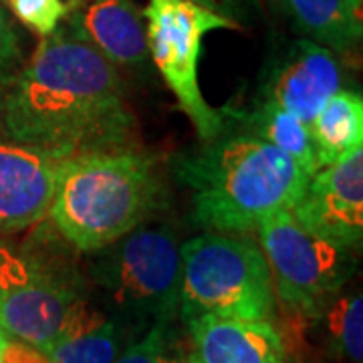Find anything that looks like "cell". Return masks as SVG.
Wrapping results in <instances>:
<instances>
[{"label": "cell", "mask_w": 363, "mask_h": 363, "mask_svg": "<svg viewBox=\"0 0 363 363\" xmlns=\"http://www.w3.org/2000/svg\"><path fill=\"white\" fill-rule=\"evenodd\" d=\"M133 116L117 67L71 26L0 83V135L73 156L125 147Z\"/></svg>", "instance_id": "1"}, {"label": "cell", "mask_w": 363, "mask_h": 363, "mask_svg": "<svg viewBox=\"0 0 363 363\" xmlns=\"http://www.w3.org/2000/svg\"><path fill=\"white\" fill-rule=\"evenodd\" d=\"M172 169L190 190L192 222L208 233L247 234L277 210L295 206L309 176L297 162L255 135H218Z\"/></svg>", "instance_id": "2"}, {"label": "cell", "mask_w": 363, "mask_h": 363, "mask_svg": "<svg viewBox=\"0 0 363 363\" xmlns=\"http://www.w3.org/2000/svg\"><path fill=\"white\" fill-rule=\"evenodd\" d=\"M154 157L128 145L73 157L52 198L51 220L81 252H97L142 226L162 206Z\"/></svg>", "instance_id": "3"}, {"label": "cell", "mask_w": 363, "mask_h": 363, "mask_svg": "<svg viewBox=\"0 0 363 363\" xmlns=\"http://www.w3.org/2000/svg\"><path fill=\"white\" fill-rule=\"evenodd\" d=\"M178 319L222 317L269 321L277 317L271 271L259 242L238 234L206 233L184 242Z\"/></svg>", "instance_id": "4"}, {"label": "cell", "mask_w": 363, "mask_h": 363, "mask_svg": "<svg viewBox=\"0 0 363 363\" xmlns=\"http://www.w3.org/2000/svg\"><path fill=\"white\" fill-rule=\"evenodd\" d=\"M111 317L133 331H145L157 319H178L182 255L169 226H138L97 250L89 267Z\"/></svg>", "instance_id": "5"}, {"label": "cell", "mask_w": 363, "mask_h": 363, "mask_svg": "<svg viewBox=\"0 0 363 363\" xmlns=\"http://www.w3.org/2000/svg\"><path fill=\"white\" fill-rule=\"evenodd\" d=\"M257 230L277 307L295 321L311 323L350 283L357 269L355 250L307 230L291 210L269 214Z\"/></svg>", "instance_id": "6"}, {"label": "cell", "mask_w": 363, "mask_h": 363, "mask_svg": "<svg viewBox=\"0 0 363 363\" xmlns=\"http://www.w3.org/2000/svg\"><path fill=\"white\" fill-rule=\"evenodd\" d=\"M85 298L67 262L33 247L0 240V331L35 350H51L69 315Z\"/></svg>", "instance_id": "7"}, {"label": "cell", "mask_w": 363, "mask_h": 363, "mask_svg": "<svg viewBox=\"0 0 363 363\" xmlns=\"http://www.w3.org/2000/svg\"><path fill=\"white\" fill-rule=\"evenodd\" d=\"M143 18L147 21V51L178 107L192 121L202 142L224 131V113L210 107L198 79L202 39L212 30L240 28L226 16L212 13L188 0H150Z\"/></svg>", "instance_id": "8"}, {"label": "cell", "mask_w": 363, "mask_h": 363, "mask_svg": "<svg viewBox=\"0 0 363 363\" xmlns=\"http://www.w3.org/2000/svg\"><path fill=\"white\" fill-rule=\"evenodd\" d=\"M73 154L0 135V234L39 224Z\"/></svg>", "instance_id": "9"}, {"label": "cell", "mask_w": 363, "mask_h": 363, "mask_svg": "<svg viewBox=\"0 0 363 363\" xmlns=\"http://www.w3.org/2000/svg\"><path fill=\"white\" fill-rule=\"evenodd\" d=\"M291 214L313 234L359 250L363 242V147L315 172Z\"/></svg>", "instance_id": "10"}, {"label": "cell", "mask_w": 363, "mask_h": 363, "mask_svg": "<svg viewBox=\"0 0 363 363\" xmlns=\"http://www.w3.org/2000/svg\"><path fill=\"white\" fill-rule=\"evenodd\" d=\"M343 67L337 55L309 39L291 43L267 67L260 81V99L295 113L305 123L341 89Z\"/></svg>", "instance_id": "11"}, {"label": "cell", "mask_w": 363, "mask_h": 363, "mask_svg": "<svg viewBox=\"0 0 363 363\" xmlns=\"http://www.w3.org/2000/svg\"><path fill=\"white\" fill-rule=\"evenodd\" d=\"M186 363H285L283 331L269 321L196 317L184 323Z\"/></svg>", "instance_id": "12"}, {"label": "cell", "mask_w": 363, "mask_h": 363, "mask_svg": "<svg viewBox=\"0 0 363 363\" xmlns=\"http://www.w3.org/2000/svg\"><path fill=\"white\" fill-rule=\"evenodd\" d=\"M69 26L116 67H142L150 59L143 13L133 0H79Z\"/></svg>", "instance_id": "13"}, {"label": "cell", "mask_w": 363, "mask_h": 363, "mask_svg": "<svg viewBox=\"0 0 363 363\" xmlns=\"http://www.w3.org/2000/svg\"><path fill=\"white\" fill-rule=\"evenodd\" d=\"M128 337L125 325L85 297L45 355L49 363H116Z\"/></svg>", "instance_id": "14"}, {"label": "cell", "mask_w": 363, "mask_h": 363, "mask_svg": "<svg viewBox=\"0 0 363 363\" xmlns=\"http://www.w3.org/2000/svg\"><path fill=\"white\" fill-rule=\"evenodd\" d=\"M222 113L233 117L234 121L245 130V133L271 143L291 160H295L298 168L303 169L309 178L315 172H319L309 123L298 119L295 113H291L267 99H260L259 104L252 105L250 109H242V111L226 109Z\"/></svg>", "instance_id": "15"}, {"label": "cell", "mask_w": 363, "mask_h": 363, "mask_svg": "<svg viewBox=\"0 0 363 363\" xmlns=\"http://www.w3.org/2000/svg\"><path fill=\"white\" fill-rule=\"evenodd\" d=\"M317 168H327L363 145V97L335 91L309 123Z\"/></svg>", "instance_id": "16"}, {"label": "cell", "mask_w": 363, "mask_h": 363, "mask_svg": "<svg viewBox=\"0 0 363 363\" xmlns=\"http://www.w3.org/2000/svg\"><path fill=\"white\" fill-rule=\"evenodd\" d=\"M283 11L309 40L329 51L351 52L362 43V11L350 0H283Z\"/></svg>", "instance_id": "17"}, {"label": "cell", "mask_w": 363, "mask_h": 363, "mask_svg": "<svg viewBox=\"0 0 363 363\" xmlns=\"http://www.w3.org/2000/svg\"><path fill=\"white\" fill-rule=\"evenodd\" d=\"M321 350L329 363H363V298L359 291H341L317 319Z\"/></svg>", "instance_id": "18"}, {"label": "cell", "mask_w": 363, "mask_h": 363, "mask_svg": "<svg viewBox=\"0 0 363 363\" xmlns=\"http://www.w3.org/2000/svg\"><path fill=\"white\" fill-rule=\"evenodd\" d=\"M174 323L176 319H157L123 347L116 363H186L184 333Z\"/></svg>", "instance_id": "19"}, {"label": "cell", "mask_w": 363, "mask_h": 363, "mask_svg": "<svg viewBox=\"0 0 363 363\" xmlns=\"http://www.w3.org/2000/svg\"><path fill=\"white\" fill-rule=\"evenodd\" d=\"M16 21L39 37L52 35L69 14L65 0H9Z\"/></svg>", "instance_id": "20"}, {"label": "cell", "mask_w": 363, "mask_h": 363, "mask_svg": "<svg viewBox=\"0 0 363 363\" xmlns=\"http://www.w3.org/2000/svg\"><path fill=\"white\" fill-rule=\"evenodd\" d=\"M21 65H23L21 37L6 11L0 6V83L13 77Z\"/></svg>", "instance_id": "21"}, {"label": "cell", "mask_w": 363, "mask_h": 363, "mask_svg": "<svg viewBox=\"0 0 363 363\" xmlns=\"http://www.w3.org/2000/svg\"><path fill=\"white\" fill-rule=\"evenodd\" d=\"M188 2L200 4L208 11L226 16V18H230V21L240 25L242 18H247L248 14L259 6L260 0H188Z\"/></svg>", "instance_id": "22"}, {"label": "cell", "mask_w": 363, "mask_h": 363, "mask_svg": "<svg viewBox=\"0 0 363 363\" xmlns=\"http://www.w3.org/2000/svg\"><path fill=\"white\" fill-rule=\"evenodd\" d=\"M0 357L2 363H49V357L43 351L9 337L0 343Z\"/></svg>", "instance_id": "23"}, {"label": "cell", "mask_w": 363, "mask_h": 363, "mask_svg": "<svg viewBox=\"0 0 363 363\" xmlns=\"http://www.w3.org/2000/svg\"><path fill=\"white\" fill-rule=\"evenodd\" d=\"M260 2H264L274 13H283V0H260Z\"/></svg>", "instance_id": "24"}, {"label": "cell", "mask_w": 363, "mask_h": 363, "mask_svg": "<svg viewBox=\"0 0 363 363\" xmlns=\"http://www.w3.org/2000/svg\"><path fill=\"white\" fill-rule=\"evenodd\" d=\"M351 2V6H353V9H357V11H362L363 9V0H350Z\"/></svg>", "instance_id": "25"}, {"label": "cell", "mask_w": 363, "mask_h": 363, "mask_svg": "<svg viewBox=\"0 0 363 363\" xmlns=\"http://www.w3.org/2000/svg\"><path fill=\"white\" fill-rule=\"evenodd\" d=\"M65 2H67V6H69V11H71V9H73V6L77 4L79 0H65Z\"/></svg>", "instance_id": "26"}, {"label": "cell", "mask_w": 363, "mask_h": 363, "mask_svg": "<svg viewBox=\"0 0 363 363\" xmlns=\"http://www.w3.org/2000/svg\"><path fill=\"white\" fill-rule=\"evenodd\" d=\"M285 363H301V362H297V359H293V362H289V357H286Z\"/></svg>", "instance_id": "27"}, {"label": "cell", "mask_w": 363, "mask_h": 363, "mask_svg": "<svg viewBox=\"0 0 363 363\" xmlns=\"http://www.w3.org/2000/svg\"><path fill=\"white\" fill-rule=\"evenodd\" d=\"M2 339H4V335H2V331H0V343H2Z\"/></svg>", "instance_id": "28"}, {"label": "cell", "mask_w": 363, "mask_h": 363, "mask_svg": "<svg viewBox=\"0 0 363 363\" xmlns=\"http://www.w3.org/2000/svg\"><path fill=\"white\" fill-rule=\"evenodd\" d=\"M0 363H2V357H0Z\"/></svg>", "instance_id": "29"}]
</instances>
